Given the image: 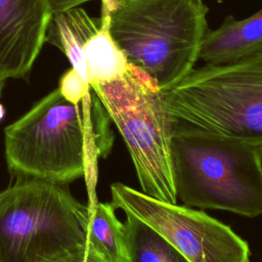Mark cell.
Wrapping results in <instances>:
<instances>
[{"mask_svg": "<svg viewBox=\"0 0 262 262\" xmlns=\"http://www.w3.org/2000/svg\"><path fill=\"white\" fill-rule=\"evenodd\" d=\"M4 133L13 173L63 184L95 175L97 160L106 158L114 143L111 119L92 89L75 104L56 88Z\"/></svg>", "mask_w": 262, "mask_h": 262, "instance_id": "6da1fadb", "label": "cell"}, {"mask_svg": "<svg viewBox=\"0 0 262 262\" xmlns=\"http://www.w3.org/2000/svg\"><path fill=\"white\" fill-rule=\"evenodd\" d=\"M208 10L203 0H101L111 37L128 64L163 92L193 70Z\"/></svg>", "mask_w": 262, "mask_h": 262, "instance_id": "7a4b0ae2", "label": "cell"}, {"mask_svg": "<svg viewBox=\"0 0 262 262\" xmlns=\"http://www.w3.org/2000/svg\"><path fill=\"white\" fill-rule=\"evenodd\" d=\"M171 154L177 200L185 206L262 215V145L174 122Z\"/></svg>", "mask_w": 262, "mask_h": 262, "instance_id": "3957f363", "label": "cell"}, {"mask_svg": "<svg viewBox=\"0 0 262 262\" xmlns=\"http://www.w3.org/2000/svg\"><path fill=\"white\" fill-rule=\"evenodd\" d=\"M163 94L174 122L262 145V51L193 69Z\"/></svg>", "mask_w": 262, "mask_h": 262, "instance_id": "277c9868", "label": "cell"}, {"mask_svg": "<svg viewBox=\"0 0 262 262\" xmlns=\"http://www.w3.org/2000/svg\"><path fill=\"white\" fill-rule=\"evenodd\" d=\"M89 215L63 183L19 176L0 192V262H49L85 245Z\"/></svg>", "mask_w": 262, "mask_h": 262, "instance_id": "5b68a950", "label": "cell"}, {"mask_svg": "<svg viewBox=\"0 0 262 262\" xmlns=\"http://www.w3.org/2000/svg\"><path fill=\"white\" fill-rule=\"evenodd\" d=\"M91 89L125 141L141 191L177 204L171 154L174 121L163 91L131 67L121 77Z\"/></svg>", "mask_w": 262, "mask_h": 262, "instance_id": "8992f818", "label": "cell"}, {"mask_svg": "<svg viewBox=\"0 0 262 262\" xmlns=\"http://www.w3.org/2000/svg\"><path fill=\"white\" fill-rule=\"evenodd\" d=\"M111 205L145 222L189 262H250L248 243L201 210L151 198L123 183L111 185Z\"/></svg>", "mask_w": 262, "mask_h": 262, "instance_id": "52a82bcc", "label": "cell"}, {"mask_svg": "<svg viewBox=\"0 0 262 262\" xmlns=\"http://www.w3.org/2000/svg\"><path fill=\"white\" fill-rule=\"evenodd\" d=\"M48 0H0V76L26 78L45 42Z\"/></svg>", "mask_w": 262, "mask_h": 262, "instance_id": "ba28073f", "label": "cell"}, {"mask_svg": "<svg viewBox=\"0 0 262 262\" xmlns=\"http://www.w3.org/2000/svg\"><path fill=\"white\" fill-rule=\"evenodd\" d=\"M262 51V9L237 20L228 15L216 30L205 34L200 58L207 64H224Z\"/></svg>", "mask_w": 262, "mask_h": 262, "instance_id": "9c48e42d", "label": "cell"}, {"mask_svg": "<svg viewBox=\"0 0 262 262\" xmlns=\"http://www.w3.org/2000/svg\"><path fill=\"white\" fill-rule=\"evenodd\" d=\"M101 17H91L82 8H71L52 13L45 41L60 49L72 68L89 83L83 54L84 43L98 31Z\"/></svg>", "mask_w": 262, "mask_h": 262, "instance_id": "30bf717a", "label": "cell"}, {"mask_svg": "<svg viewBox=\"0 0 262 262\" xmlns=\"http://www.w3.org/2000/svg\"><path fill=\"white\" fill-rule=\"evenodd\" d=\"M125 214L122 262H189L145 222L130 213Z\"/></svg>", "mask_w": 262, "mask_h": 262, "instance_id": "8fae6325", "label": "cell"}, {"mask_svg": "<svg viewBox=\"0 0 262 262\" xmlns=\"http://www.w3.org/2000/svg\"><path fill=\"white\" fill-rule=\"evenodd\" d=\"M100 17V28L83 45L90 87L111 82L124 75L130 68L123 52L111 37L106 16L101 13Z\"/></svg>", "mask_w": 262, "mask_h": 262, "instance_id": "7c38bea8", "label": "cell"}, {"mask_svg": "<svg viewBox=\"0 0 262 262\" xmlns=\"http://www.w3.org/2000/svg\"><path fill=\"white\" fill-rule=\"evenodd\" d=\"M111 203H95L90 207L87 226V246L106 262H122L123 223Z\"/></svg>", "mask_w": 262, "mask_h": 262, "instance_id": "4fadbf2b", "label": "cell"}, {"mask_svg": "<svg viewBox=\"0 0 262 262\" xmlns=\"http://www.w3.org/2000/svg\"><path fill=\"white\" fill-rule=\"evenodd\" d=\"M58 89L68 101L75 104L80 103L91 91L90 84L86 82L73 68L62 75Z\"/></svg>", "mask_w": 262, "mask_h": 262, "instance_id": "5bb4252c", "label": "cell"}, {"mask_svg": "<svg viewBox=\"0 0 262 262\" xmlns=\"http://www.w3.org/2000/svg\"><path fill=\"white\" fill-rule=\"evenodd\" d=\"M49 262H106L94 251H92L87 244L78 246L72 250L64 252Z\"/></svg>", "mask_w": 262, "mask_h": 262, "instance_id": "9a60e30c", "label": "cell"}, {"mask_svg": "<svg viewBox=\"0 0 262 262\" xmlns=\"http://www.w3.org/2000/svg\"><path fill=\"white\" fill-rule=\"evenodd\" d=\"M52 13L78 7L80 4L90 0H48Z\"/></svg>", "mask_w": 262, "mask_h": 262, "instance_id": "2e32d148", "label": "cell"}, {"mask_svg": "<svg viewBox=\"0 0 262 262\" xmlns=\"http://www.w3.org/2000/svg\"><path fill=\"white\" fill-rule=\"evenodd\" d=\"M7 79H5L4 77H2V76H0V95H1V92H2V89H3V87H4V84H5V81H6Z\"/></svg>", "mask_w": 262, "mask_h": 262, "instance_id": "e0dca14e", "label": "cell"}, {"mask_svg": "<svg viewBox=\"0 0 262 262\" xmlns=\"http://www.w3.org/2000/svg\"><path fill=\"white\" fill-rule=\"evenodd\" d=\"M4 115H5V110H4L3 105L0 103V121L3 119Z\"/></svg>", "mask_w": 262, "mask_h": 262, "instance_id": "ac0fdd59", "label": "cell"}]
</instances>
